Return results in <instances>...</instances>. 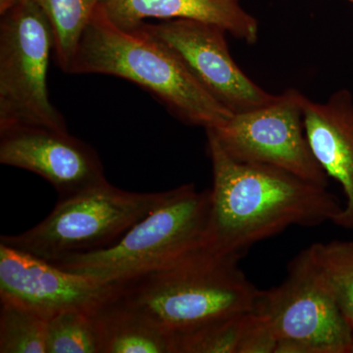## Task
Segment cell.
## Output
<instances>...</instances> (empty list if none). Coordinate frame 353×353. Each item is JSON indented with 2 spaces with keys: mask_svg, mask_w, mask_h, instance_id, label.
<instances>
[{
  "mask_svg": "<svg viewBox=\"0 0 353 353\" xmlns=\"http://www.w3.org/2000/svg\"><path fill=\"white\" fill-rule=\"evenodd\" d=\"M208 134L213 185L204 250L243 257L255 243L292 226L333 223L343 205L328 187L265 164L229 157Z\"/></svg>",
  "mask_w": 353,
  "mask_h": 353,
  "instance_id": "cell-1",
  "label": "cell"
},
{
  "mask_svg": "<svg viewBox=\"0 0 353 353\" xmlns=\"http://www.w3.org/2000/svg\"><path fill=\"white\" fill-rule=\"evenodd\" d=\"M103 6L85 28L69 74L125 79L192 126L213 129L234 115L202 87L168 46L139 28L118 27Z\"/></svg>",
  "mask_w": 353,
  "mask_h": 353,
  "instance_id": "cell-2",
  "label": "cell"
},
{
  "mask_svg": "<svg viewBox=\"0 0 353 353\" xmlns=\"http://www.w3.org/2000/svg\"><path fill=\"white\" fill-rule=\"evenodd\" d=\"M241 257L206 250L114 285V296L174 336L253 311L261 290Z\"/></svg>",
  "mask_w": 353,
  "mask_h": 353,
  "instance_id": "cell-3",
  "label": "cell"
},
{
  "mask_svg": "<svg viewBox=\"0 0 353 353\" xmlns=\"http://www.w3.org/2000/svg\"><path fill=\"white\" fill-rule=\"evenodd\" d=\"M209 210L210 190L199 192L185 183L169 190L113 245L50 263L104 284L124 282L204 250Z\"/></svg>",
  "mask_w": 353,
  "mask_h": 353,
  "instance_id": "cell-4",
  "label": "cell"
},
{
  "mask_svg": "<svg viewBox=\"0 0 353 353\" xmlns=\"http://www.w3.org/2000/svg\"><path fill=\"white\" fill-rule=\"evenodd\" d=\"M118 189L108 181L58 201L38 225L0 243L48 262L105 250L168 196Z\"/></svg>",
  "mask_w": 353,
  "mask_h": 353,
  "instance_id": "cell-5",
  "label": "cell"
},
{
  "mask_svg": "<svg viewBox=\"0 0 353 353\" xmlns=\"http://www.w3.org/2000/svg\"><path fill=\"white\" fill-rule=\"evenodd\" d=\"M52 51V27L34 0H20L0 14V130L32 126L68 132L48 95Z\"/></svg>",
  "mask_w": 353,
  "mask_h": 353,
  "instance_id": "cell-6",
  "label": "cell"
},
{
  "mask_svg": "<svg viewBox=\"0 0 353 353\" xmlns=\"http://www.w3.org/2000/svg\"><path fill=\"white\" fill-rule=\"evenodd\" d=\"M254 311L270 325L276 353H350L352 327L315 268L307 248L278 287L261 290Z\"/></svg>",
  "mask_w": 353,
  "mask_h": 353,
  "instance_id": "cell-7",
  "label": "cell"
},
{
  "mask_svg": "<svg viewBox=\"0 0 353 353\" xmlns=\"http://www.w3.org/2000/svg\"><path fill=\"white\" fill-rule=\"evenodd\" d=\"M303 97L296 88H289L266 105L234 114L206 131L212 132L221 148L236 161L269 165L328 187L329 176L306 138Z\"/></svg>",
  "mask_w": 353,
  "mask_h": 353,
  "instance_id": "cell-8",
  "label": "cell"
},
{
  "mask_svg": "<svg viewBox=\"0 0 353 353\" xmlns=\"http://www.w3.org/2000/svg\"><path fill=\"white\" fill-rule=\"evenodd\" d=\"M137 28L168 46L202 87L231 112L261 108L275 99L234 62L228 46V32L222 28L188 19L143 22Z\"/></svg>",
  "mask_w": 353,
  "mask_h": 353,
  "instance_id": "cell-9",
  "label": "cell"
},
{
  "mask_svg": "<svg viewBox=\"0 0 353 353\" xmlns=\"http://www.w3.org/2000/svg\"><path fill=\"white\" fill-rule=\"evenodd\" d=\"M0 163L37 174L59 199L108 181L99 153L69 132L43 127L0 130Z\"/></svg>",
  "mask_w": 353,
  "mask_h": 353,
  "instance_id": "cell-10",
  "label": "cell"
},
{
  "mask_svg": "<svg viewBox=\"0 0 353 353\" xmlns=\"http://www.w3.org/2000/svg\"><path fill=\"white\" fill-rule=\"evenodd\" d=\"M114 285L59 268L0 243V299L50 319L68 310H94L113 294Z\"/></svg>",
  "mask_w": 353,
  "mask_h": 353,
  "instance_id": "cell-11",
  "label": "cell"
},
{
  "mask_svg": "<svg viewBox=\"0 0 353 353\" xmlns=\"http://www.w3.org/2000/svg\"><path fill=\"white\" fill-rule=\"evenodd\" d=\"M306 138L318 164L336 181L345 202L333 224L353 230V95L347 88L334 92L325 102L304 95Z\"/></svg>",
  "mask_w": 353,
  "mask_h": 353,
  "instance_id": "cell-12",
  "label": "cell"
},
{
  "mask_svg": "<svg viewBox=\"0 0 353 353\" xmlns=\"http://www.w3.org/2000/svg\"><path fill=\"white\" fill-rule=\"evenodd\" d=\"M104 9L114 24L125 30L146 19H188L222 28L248 44L259 41V23L241 0H108Z\"/></svg>",
  "mask_w": 353,
  "mask_h": 353,
  "instance_id": "cell-13",
  "label": "cell"
},
{
  "mask_svg": "<svg viewBox=\"0 0 353 353\" xmlns=\"http://www.w3.org/2000/svg\"><path fill=\"white\" fill-rule=\"evenodd\" d=\"M276 348L270 325L254 310L175 336V353H276Z\"/></svg>",
  "mask_w": 353,
  "mask_h": 353,
  "instance_id": "cell-14",
  "label": "cell"
},
{
  "mask_svg": "<svg viewBox=\"0 0 353 353\" xmlns=\"http://www.w3.org/2000/svg\"><path fill=\"white\" fill-rule=\"evenodd\" d=\"M101 353H175V336L113 294L94 310Z\"/></svg>",
  "mask_w": 353,
  "mask_h": 353,
  "instance_id": "cell-15",
  "label": "cell"
},
{
  "mask_svg": "<svg viewBox=\"0 0 353 353\" xmlns=\"http://www.w3.org/2000/svg\"><path fill=\"white\" fill-rule=\"evenodd\" d=\"M50 20L57 64L69 74L83 32L95 11L108 0H34Z\"/></svg>",
  "mask_w": 353,
  "mask_h": 353,
  "instance_id": "cell-16",
  "label": "cell"
},
{
  "mask_svg": "<svg viewBox=\"0 0 353 353\" xmlns=\"http://www.w3.org/2000/svg\"><path fill=\"white\" fill-rule=\"evenodd\" d=\"M307 250L323 282L353 327V241L316 243Z\"/></svg>",
  "mask_w": 353,
  "mask_h": 353,
  "instance_id": "cell-17",
  "label": "cell"
},
{
  "mask_svg": "<svg viewBox=\"0 0 353 353\" xmlns=\"http://www.w3.org/2000/svg\"><path fill=\"white\" fill-rule=\"evenodd\" d=\"M48 319L21 304L1 299L0 352L46 353Z\"/></svg>",
  "mask_w": 353,
  "mask_h": 353,
  "instance_id": "cell-18",
  "label": "cell"
},
{
  "mask_svg": "<svg viewBox=\"0 0 353 353\" xmlns=\"http://www.w3.org/2000/svg\"><path fill=\"white\" fill-rule=\"evenodd\" d=\"M46 353H101L94 310H68L48 320Z\"/></svg>",
  "mask_w": 353,
  "mask_h": 353,
  "instance_id": "cell-19",
  "label": "cell"
},
{
  "mask_svg": "<svg viewBox=\"0 0 353 353\" xmlns=\"http://www.w3.org/2000/svg\"><path fill=\"white\" fill-rule=\"evenodd\" d=\"M20 0H0V14L6 12L7 10L17 4Z\"/></svg>",
  "mask_w": 353,
  "mask_h": 353,
  "instance_id": "cell-20",
  "label": "cell"
},
{
  "mask_svg": "<svg viewBox=\"0 0 353 353\" xmlns=\"http://www.w3.org/2000/svg\"><path fill=\"white\" fill-rule=\"evenodd\" d=\"M350 353H353V327H352V352Z\"/></svg>",
  "mask_w": 353,
  "mask_h": 353,
  "instance_id": "cell-21",
  "label": "cell"
},
{
  "mask_svg": "<svg viewBox=\"0 0 353 353\" xmlns=\"http://www.w3.org/2000/svg\"><path fill=\"white\" fill-rule=\"evenodd\" d=\"M348 1L352 2L353 3V0H348Z\"/></svg>",
  "mask_w": 353,
  "mask_h": 353,
  "instance_id": "cell-22",
  "label": "cell"
}]
</instances>
